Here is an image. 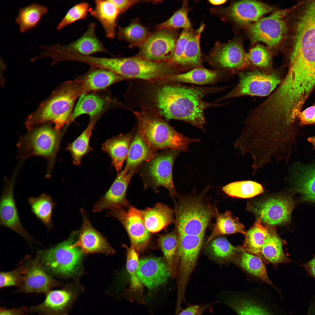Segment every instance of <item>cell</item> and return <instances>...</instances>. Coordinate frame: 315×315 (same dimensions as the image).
<instances>
[{
  "label": "cell",
  "mask_w": 315,
  "mask_h": 315,
  "mask_svg": "<svg viewBox=\"0 0 315 315\" xmlns=\"http://www.w3.org/2000/svg\"><path fill=\"white\" fill-rule=\"evenodd\" d=\"M297 4L286 9L276 11L270 15L262 18L248 27L251 41L262 42L271 48L278 47L285 40L289 29L288 16Z\"/></svg>",
  "instance_id": "obj_9"
},
{
  "label": "cell",
  "mask_w": 315,
  "mask_h": 315,
  "mask_svg": "<svg viewBox=\"0 0 315 315\" xmlns=\"http://www.w3.org/2000/svg\"><path fill=\"white\" fill-rule=\"evenodd\" d=\"M50 47H51V46H50ZM50 48H49V49Z\"/></svg>",
  "instance_id": "obj_59"
},
{
  "label": "cell",
  "mask_w": 315,
  "mask_h": 315,
  "mask_svg": "<svg viewBox=\"0 0 315 315\" xmlns=\"http://www.w3.org/2000/svg\"><path fill=\"white\" fill-rule=\"evenodd\" d=\"M158 241L165 260L170 269L171 276H174L176 274L178 264V237L176 230L161 235L159 237Z\"/></svg>",
  "instance_id": "obj_39"
},
{
  "label": "cell",
  "mask_w": 315,
  "mask_h": 315,
  "mask_svg": "<svg viewBox=\"0 0 315 315\" xmlns=\"http://www.w3.org/2000/svg\"><path fill=\"white\" fill-rule=\"evenodd\" d=\"M178 278L176 308L186 301V288L195 267L203 243L204 236L178 235Z\"/></svg>",
  "instance_id": "obj_12"
},
{
  "label": "cell",
  "mask_w": 315,
  "mask_h": 315,
  "mask_svg": "<svg viewBox=\"0 0 315 315\" xmlns=\"http://www.w3.org/2000/svg\"><path fill=\"white\" fill-rule=\"evenodd\" d=\"M214 302L209 303L190 304L181 309L177 315H202L204 312L214 304Z\"/></svg>",
  "instance_id": "obj_51"
},
{
  "label": "cell",
  "mask_w": 315,
  "mask_h": 315,
  "mask_svg": "<svg viewBox=\"0 0 315 315\" xmlns=\"http://www.w3.org/2000/svg\"><path fill=\"white\" fill-rule=\"evenodd\" d=\"M108 217L118 219L123 225L129 237L131 246L137 252L146 247L151 234L146 228L142 219L140 210L130 206L127 210L118 208L108 210Z\"/></svg>",
  "instance_id": "obj_17"
},
{
  "label": "cell",
  "mask_w": 315,
  "mask_h": 315,
  "mask_svg": "<svg viewBox=\"0 0 315 315\" xmlns=\"http://www.w3.org/2000/svg\"><path fill=\"white\" fill-rule=\"evenodd\" d=\"M218 297L238 315H274L256 296L224 293L219 294Z\"/></svg>",
  "instance_id": "obj_25"
},
{
  "label": "cell",
  "mask_w": 315,
  "mask_h": 315,
  "mask_svg": "<svg viewBox=\"0 0 315 315\" xmlns=\"http://www.w3.org/2000/svg\"><path fill=\"white\" fill-rule=\"evenodd\" d=\"M232 261L248 272L273 286L268 276L265 265L259 257L243 250Z\"/></svg>",
  "instance_id": "obj_38"
},
{
  "label": "cell",
  "mask_w": 315,
  "mask_h": 315,
  "mask_svg": "<svg viewBox=\"0 0 315 315\" xmlns=\"http://www.w3.org/2000/svg\"><path fill=\"white\" fill-rule=\"evenodd\" d=\"M125 78L111 71L98 69L92 71L85 77L82 82L83 90L87 91L103 89Z\"/></svg>",
  "instance_id": "obj_36"
},
{
  "label": "cell",
  "mask_w": 315,
  "mask_h": 315,
  "mask_svg": "<svg viewBox=\"0 0 315 315\" xmlns=\"http://www.w3.org/2000/svg\"><path fill=\"white\" fill-rule=\"evenodd\" d=\"M94 3L95 8L90 11V15L101 24L106 37L113 39L116 35V21L120 14L119 10L111 0H97Z\"/></svg>",
  "instance_id": "obj_30"
},
{
  "label": "cell",
  "mask_w": 315,
  "mask_h": 315,
  "mask_svg": "<svg viewBox=\"0 0 315 315\" xmlns=\"http://www.w3.org/2000/svg\"><path fill=\"white\" fill-rule=\"evenodd\" d=\"M308 314V315H315V297L311 304Z\"/></svg>",
  "instance_id": "obj_57"
},
{
  "label": "cell",
  "mask_w": 315,
  "mask_h": 315,
  "mask_svg": "<svg viewBox=\"0 0 315 315\" xmlns=\"http://www.w3.org/2000/svg\"><path fill=\"white\" fill-rule=\"evenodd\" d=\"M96 26L95 23L91 22L85 33L77 40L66 45H55L63 50L83 55L99 52L108 53L96 35Z\"/></svg>",
  "instance_id": "obj_26"
},
{
  "label": "cell",
  "mask_w": 315,
  "mask_h": 315,
  "mask_svg": "<svg viewBox=\"0 0 315 315\" xmlns=\"http://www.w3.org/2000/svg\"><path fill=\"white\" fill-rule=\"evenodd\" d=\"M79 86L68 82L53 92L28 117L25 123L28 130L48 122L61 130L65 124L69 123L74 103L83 91L82 87Z\"/></svg>",
  "instance_id": "obj_4"
},
{
  "label": "cell",
  "mask_w": 315,
  "mask_h": 315,
  "mask_svg": "<svg viewBox=\"0 0 315 315\" xmlns=\"http://www.w3.org/2000/svg\"><path fill=\"white\" fill-rule=\"evenodd\" d=\"M222 190L230 196L242 198H251L263 192L260 184L250 181L230 183L223 187Z\"/></svg>",
  "instance_id": "obj_44"
},
{
  "label": "cell",
  "mask_w": 315,
  "mask_h": 315,
  "mask_svg": "<svg viewBox=\"0 0 315 315\" xmlns=\"http://www.w3.org/2000/svg\"><path fill=\"white\" fill-rule=\"evenodd\" d=\"M209 242L211 253L220 261H232L239 253L244 250L242 247L233 245L224 237H216Z\"/></svg>",
  "instance_id": "obj_45"
},
{
  "label": "cell",
  "mask_w": 315,
  "mask_h": 315,
  "mask_svg": "<svg viewBox=\"0 0 315 315\" xmlns=\"http://www.w3.org/2000/svg\"><path fill=\"white\" fill-rule=\"evenodd\" d=\"M125 247L127 250L126 267L130 278V290L132 293H139L142 296L141 293L143 284L137 274L139 260L137 252L131 246L129 248L126 246Z\"/></svg>",
  "instance_id": "obj_47"
},
{
  "label": "cell",
  "mask_w": 315,
  "mask_h": 315,
  "mask_svg": "<svg viewBox=\"0 0 315 315\" xmlns=\"http://www.w3.org/2000/svg\"><path fill=\"white\" fill-rule=\"evenodd\" d=\"M301 266L304 268L308 276L315 279V255H313L311 260L302 264Z\"/></svg>",
  "instance_id": "obj_55"
},
{
  "label": "cell",
  "mask_w": 315,
  "mask_h": 315,
  "mask_svg": "<svg viewBox=\"0 0 315 315\" xmlns=\"http://www.w3.org/2000/svg\"><path fill=\"white\" fill-rule=\"evenodd\" d=\"M137 274L142 284L149 290L163 285L171 276L170 269L165 260L154 257L139 260Z\"/></svg>",
  "instance_id": "obj_23"
},
{
  "label": "cell",
  "mask_w": 315,
  "mask_h": 315,
  "mask_svg": "<svg viewBox=\"0 0 315 315\" xmlns=\"http://www.w3.org/2000/svg\"><path fill=\"white\" fill-rule=\"evenodd\" d=\"M157 153L144 139L138 130L134 135L127 158L125 167L129 171L137 169L143 163L153 158Z\"/></svg>",
  "instance_id": "obj_31"
},
{
  "label": "cell",
  "mask_w": 315,
  "mask_h": 315,
  "mask_svg": "<svg viewBox=\"0 0 315 315\" xmlns=\"http://www.w3.org/2000/svg\"><path fill=\"white\" fill-rule=\"evenodd\" d=\"M68 286L60 289L51 290L45 294L39 304L28 307V313L40 315H68L80 293V290Z\"/></svg>",
  "instance_id": "obj_20"
},
{
  "label": "cell",
  "mask_w": 315,
  "mask_h": 315,
  "mask_svg": "<svg viewBox=\"0 0 315 315\" xmlns=\"http://www.w3.org/2000/svg\"><path fill=\"white\" fill-rule=\"evenodd\" d=\"M295 206L291 197L280 196L270 197L249 204L248 210L262 216V221L274 226L290 221L292 212Z\"/></svg>",
  "instance_id": "obj_16"
},
{
  "label": "cell",
  "mask_w": 315,
  "mask_h": 315,
  "mask_svg": "<svg viewBox=\"0 0 315 315\" xmlns=\"http://www.w3.org/2000/svg\"><path fill=\"white\" fill-rule=\"evenodd\" d=\"M308 141L311 143L314 147L315 148V136L308 138Z\"/></svg>",
  "instance_id": "obj_58"
},
{
  "label": "cell",
  "mask_w": 315,
  "mask_h": 315,
  "mask_svg": "<svg viewBox=\"0 0 315 315\" xmlns=\"http://www.w3.org/2000/svg\"><path fill=\"white\" fill-rule=\"evenodd\" d=\"M205 25L201 23L196 30L183 29L177 41L174 54L169 62L181 73L204 67L200 46V39Z\"/></svg>",
  "instance_id": "obj_11"
},
{
  "label": "cell",
  "mask_w": 315,
  "mask_h": 315,
  "mask_svg": "<svg viewBox=\"0 0 315 315\" xmlns=\"http://www.w3.org/2000/svg\"><path fill=\"white\" fill-rule=\"evenodd\" d=\"M80 212L83 223L79 237L73 246L79 248L83 253H101L106 254L114 253L104 237L92 226L86 213L82 208Z\"/></svg>",
  "instance_id": "obj_24"
},
{
  "label": "cell",
  "mask_w": 315,
  "mask_h": 315,
  "mask_svg": "<svg viewBox=\"0 0 315 315\" xmlns=\"http://www.w3.org/2000/svg\"><path fill=\"white\" fill-rule=\"evenodd\" d=\"M133 112L137 122L138 131L149 146L155 151L169 149L188 152L190 144L200 141L178 133L165 119L152 111L141 108L140 111Z\"/></svg>",
  "instance_id": "obj_3"
},
{
  "label": "cell",
  "mask_w": 315,
  "mask_h": 315,
  "mask_svg": "<svg viewBox=\"0 0 315 315\" xmlns=\"http://www.w3.org/2000/svg\"><path fill=\"white\" fill-rule=\"evenodd\" d=\"M190 9L188 1H183L181 7L168 20L159 24L157 29L158 30L164 29H176L182 28L184 29L192 28L188 16V13Z\"/></svg>",
  "instance_id": "obj_46"
},
{
  "label": "cell",
  "mask_w": 315,
  "mask_h": 315,
  "mask_svg": "<svg viewBox=\"0 0 315 315\" xmlns=\"http://www.w3.org/2000/svg\"><path fill=\"white\" fill-rule=\"evenodd\" d=\"M282 80L274 73L259 71L240 73L238 84L230 91L215 101L245 95L265 96L269 95Z\"/></svg>",
  "instance_id": "obj_15"
},
{
  "label": "cell",
  "mask_w": 315,
  "mask_h": 315,
  "mask_svg": "<svg viewBox=\"0 0 315 315\" xmlns=\"http://www.w3.org/2000/svg\"><path fill=\"white\" fill-rule=\"evenodd\" d=\"M203 194L179 197L174 201L175 223L178 235L204 236L215 208Z\"/></svg>",
  "instance_id": "obj_6"
},
{
  "label": "cell",
  "mask_w": 315,
  "mask_h": 315,
  "mask_svg": "<svg viewBox=\"0 0 315 315\" xmlns=\"http://www.w3.org/2000/svg\"><path fill=\"white\" fill-rule=\"evenodd\" d=\"M31 211L42 222L49 231L53 227L52 216L56 204L48 194L43 193L37 197L28 199Z\"/></svg>",
  "instance_id": "obj_35"
},
{
  "label": "cell",
  "mask_w": 315,
  "mask_h": 315,
  "mask_svg": "<svg viewBox=\"0 0 315 315\" xmlns=\"http://www.w3.org/2000/svg\"><path fill=\"white\" fill-rule=\"evenodd\" d=\"M297 118L302 125L315 124V104L300 112Z\"/></svg>",
  "instance_id": "obj_52"
},
{
  "label": "cell",
  "mask_w": 315,
  "mask_h": 315,
  "mask_svg": "<svg viewBox=\"0 0 315 315\" xmlns=\"http://www.w3.org/2000/svg\"><path fill=\"white\" fill-rule=\"evenodd\" d=\"M263 3L254 0L234 2L226 7L211 8V14L224 22L230 21L238 25L249 27L274 10Z\"/></svg>",
  "instance_id": "obj_13"
},
{
  "label": "cell",
  "mask_w": 315,
  "mask_h": 315,
  "mask_svg": "<svg viewBox=\"0 0 315 315\" xmlns=\"http://www.w3.org/2000/svg\"><path fill=\"white\" fill-rule=\"evenodd\" d=\"M104 100L100 97L92 94H81L72 114L70 122L81 115L86 114L93 118L102 110Z\"/></svg>",
  "instance_id": "obj_43"
},
{
  "label": "cell",
  "mask_w": 315,
  "mask_h": 315,
  "mask_svg": "<svg viewBox=\"0 0 315 315\" xmlns=\"http://www.w3.org/2000/svg\"><path fill=\"white\" fill-rule=\"evenodd\" d=\"M27 267H21L15 270L0 273V287L4 288L11 286L20 287L22 284L23 276Z\"/></svg>",
  "instance_id": "obj_50"
},
{
  "label": "cell",
  "mask_w": 315,
  "mask_h": 315,
  "mask_svg": "<svg viewBox=\"0 0 315 315\" xmlns=\"http://www.w3.org/2000/svg\"><path fill=\"white\" fill-rule=\"evenodd\" d=\"M19 170L17 168L10 178L4 179L0 200V224L18 233L28 242H33V239L20 222L14 199V186Z\"/></svg>",
  "instance_id": "obj_19"
},
{
  "label": "cell",
  "mask_w": 315,
  "mask_h": 315,
  "mask_svg": "<svg viewBox=\"0 0 315 315\" xmlns=\"http://www.w3.org/2000/svg\"><path fill=\"white\" fill-rule=\"evenodd\" d=\"M214 215L216 222L206 244L220 236L238 233L246 234V232L243 224L239 222L237 217L232 216L230 211L221 213L215 208Z\"/></svg>",
  "instance_id": "obj_32"
},
{
  "label": "cell",
  "mask_w": 315,
  "mask_h": 315,
  "mask_svg": "<svg viewBox=\"0 0 315 315\" xmlns=\"http://www.w3.org/2000/svg\"><path fill=\"white\" fill-rule=\"evenodd\" d=\"M110 70L126 78L153 81L165 79L179 71L168 61L154 62L139 56L113 58Z\"/></svg>",
  "instance_id": "obj_7"
},
{
  "label": "cell",
  "mask_w": 315,
  "mask_h": 315,
  "mask_svg": "<svg viewBox=\"0 0 315 315\" xmlns=\"http://www.w3.org/2000/svg\"><path fill=\"white\" fill-rule=\"evenodd\" d=\"M27 313L28 307L24 306L9 309L4 307L0 308V315H26Z\"/></svg>",
  "instance_id": "obj_53"
},
{
  "label": "cell",
  "mask_w": 315,
  "mask_h": 315,
  "mask_svg": "<svg viewBox=\"0 0 315 315\" xmlns=\"http://www.w3.org/2000/svg\"><path fill=\"white\" fill-rule=\"evenodd\" d=\"M303 168L295 177L296 191L304 201L315 202V167Z\"/></svg>",
  "instance_id": "obj_41"
},
{
  "label": "cell",
  "mask_w": 315,
  "mask_h": 315,
  "mask_svg": "<svg viewBox=\"0 0 315 315\" xmlns=\"http://www.w3.org/2000/svg\"><path fill=\"white\" fill-rule=\"evenodd\" d=\"M179 152L168 149L157 153L153 158L139 167V172L145 187L154 190L163 187L168 190L172 197L176 195L172 169L174 161Z\"/></svg>",
  "instance_id": "obj_10"
},
{
  "label": "cell",
  "mask_w": 315,
  "mask_h": 315,
  "mask_svg": "<svg viewBox=\"0 0 315 315\" xmlns=\"http://www.w3.org/2000/svg\"><path fill=\"white\" fill-rule=\"evenodd\" d=\"M202 60L214 69L229 72L245 68L250 61L242 45L235 40L217 41L207 55H203Z\"/></svg>",
  "instance_id": "obj_14"
},
{
  "label": "cell",
  "mask_w": 315,
  "mask_h": 315,
  "mask_svg": "<svg viewBox=\"0 0 315 315\" xmlns=\"http://www.w3.org/2000/svg\"><path fill=\"white\" fill-rule=\"evenodd\" d=\"M229 72L204 67L195 69L187 72L174 74L166 79L180 83L199 85H213L226 80Z\"/></svg>",
  "instance_id": "obj_27"
},
{
  "label": "cell",
  "mask_w": 315,
  "mask_h": 315,
  "mask_svg": "<svg viewBox=\"0 0 315 315\" xmlns=\"http://www.w3.org/2000/svg\"><path fill=\"white\" fill-rule=\"evenodd\" d=\"M60 285L59 282L47 272L38 258L27 267L21 285L14 292L18 293L45 294Z\"/></svg>",
  "instance_id": "obj_22"
},
{
  "label": "cell",
  "mask_w": 315,
  "mask_h": 315,
  "mask_svg": "<svg viewBox=\"0 0 315 315\" xmlns=\"http://www.w3.org/2000/svg\"><path fill=\"white\" fill-rule=\"evenodd\" d=\"M137 169H124L117 174L110 188L94 204L93 211L99 212L118 208H127L129 205L126 192L129 183Z\"/></svg>",
  "instance_id": "obj_21"
},
{
  "label": "cell",
  "mask_w": 315,
  "mask_h": 315,
  "mask_svg": "<svg viewBox=\"0 0 315 315\" xmlns=\"http://www.w3.org/2000/svg\"><path fill=\"white\" fill-rule=\"evenodd\" d=\"M150 34L148 29L138 19H136L128 26L119 27L118 37L119 40L128 42L131 47H140Z\"/></svg>",
  "instance_id": "obj_42"
},
{
  "label": "cell",
  "mask_w": 315,
  "mask_h": 315,
  "mask_svg": "<svg viewBox=\"0 0 315 315\" xmlns=\"http://www.w3.org/2000/svg\"><path fill=\"white\" fill-rule=\"evenodd\" d=\"M61 130L47 123L37 126L20 138L17 144L18 156L23 160L34 156L43 157L48 166L45 177H50L60 147Z\"/></svg>",
  "instance_id": "obj_5"
},
{
  "label": "cell",
  "mask_w": 315,
  "mask_h": 315,
  "mask_svg": "<svg viewBox=\"0 0 315 315\" xmlns=\"http://www.w3.org/2000/svg\"><path fill=\"white\" fill-rule=\"evenodd\" d=\"M95 122V120H92L81 134L66 147V150L71 155L73 163L76 165H80L83 157L92 150L90 142Z\"/></svg>",
  "instance_id": "obj_40"
},
{
  "label": "cell",
  "mask_w": 315,
  "mask_h": 315,
  "mask_svg": "<svg viewBox=\"0 0 315 315\" xmlns=\"http://www.w3.org/2000/svg\"><path fill=\"white\" fill-rule=\"evenodd\" d=\"M298 4L292 25L288 67L315 75V0Z\"/></svg>",
  "instance_id": "obj_2"
},
{
  "label": "cell",
  "mask_w": 315,
  "mask_h": 315,
  "mask_svg": "<svg viewBox=\"0 0 315 315\" xmlns=\"http://www.w3.org/2000/svg\"><path fill=\"white\" fill-rule=\"evenodd\" d=\"M140 211L145 226L150 233L159 232L175 223L174 210L162 203H157L153 207Z\"/></svg>",
  "instance_id": "obj_28"
},
{
  "label": "cell",
  "mask_w": 315,
  "mask_h": 315,
  "mask_svg": "<svg viewBox=\"0 0 315 315\" xmlns=\"http://www.w3.org/2000/svg\"><path fill=\"white\" fill-rule=\"evenodd\" d=\"M269 226L268 233L262 249L261 254L273 264L292 262L285 253L283 247L284 242L275 228Z\"/></svg>",
  "instance_id": "obj_33"
},
{
  "label": "cell",
  "mask_w": 315,
  "mask_h": 315,
  "mask_svg": "<svg viewBox=\"0 0 315 315\" xmlns=\"http://www.w3.org/2000/svg\"><path fill=\"white\" fill-rule=\"evenodd\" d=\"M248 58L254 65L261 68H266L270 64L271 56L269 51L260 45L251 48L247 53Z\"/></svg>",
  "instance_id": "obj_49"
},
{
  "label": "cell",
  "mask_w": 315,
  "mask_h": 315,
  "mask_svg": "<svg viewBox=\"0 0 315 315\" xmlns=\"http://www.w3.org/2000/svg\"><path fill=\"white\" fill-rule=\"evenodd\" d=\"M179 37L176 29H164L150 34L141 46L138 56L154 62H168Z\"/></svg>",
  "instance_id": "obj_18"
},
{
  "label": "cell",
  "mask_w": 315,
  "mask_h": 315,
  "mask_svg": "<svg viewBox=\"0 0 315 315\" xmlns=\"http://www.w3.org/2000/svg\"><path fill=\"white\" fill-rule=\"evenodd\" d=\"M119 10L120 14L134 4L145 1L133 0H111Z\"/></svg>",
  "instance_id": "obj_54"
},
{
  "label": "cell",
  "mask_w": 315,
  "mask_h": 315,
  "mask_svg": "<svg viewBox=\"0 0 315 315\" xmlns=\"http://www.w3.org/2000/svg\"><path fill=\"white\" fill-rule=\"evenodd\" d=\"M134 135L132 133L120 134L108 139L102 146V149L110 157L117 174L122 171Z\"/></svg>",
  "instance_id": "obj_29"
},
{
  "label": "cell",
  "mask_w": 315,
  "mask_h": 315,
  "mask_svg": "<svg viewBox=\"0 0 315 315\" xmlns=\"http://www.w3.org/2000/svg\"><path fill=\"white\" fill-rule=\"evenodd\" d=\"M225 89V87L187 85L166 79L148 81L141 90L139 103L141 107L155 113L167 121H183L205 131L204 111L225 104L209 102L204 98Z\"/></svg>",
  "instance_id": "obj_1"
},
{
  "label": "cell",
  "mask_w": 315,
  "mask_h": 315,
  "mask_svg": "<svg viewBox=\"0 0 315 315\" xmlns=\"http://www.w3.org/2000/svg\"><path fill=\"white\" fill-rule=\"evenodd\" d=\"M262 216L259 217L252 227L246 232L244 245L245 251L255 255L261 254L262 246L269 232V226L261 224Z\"/></svg>",
  "instance_id": "obj_37"
},
{
  "label": "cell",
  "mask_w": 315,
  "mask_h": 315,
  "mask_svg": "<svg viewBox=\"0 0 315 315\" xmlns=\"http://www.w3.org/2000/svg\"><path fill=\"white\" fill-rule=\"evenodd\" d=\"M73 235L54 247L39 252L38 258L46 270L53 275L64 276L77 271L83 253L79 248L73 246Z\"/></svg>",
  "instance_id": "obj_8"
},
{
  "label": "cell",
  "mask_w": 315,
  "mask_h": 315,
  "mask_svg": "<svg viewBox=\"0 0 315 315\" xmlns=\"http://www.w3.org/2000/svg\"><path fill=\"white\" fill-rule=\"evenodd\" d=\"M48 11L43 5L33 3L20 8L15 22L22 33L32 29L37 26L42 17Z\"/></svg>",
  "instance_id": "obj_34"
},
{
  "label": "cell",
  "mask_w": 315,
  "mask_h": 315,
  "mask_svg": "<svg viewBox=\"0 0 315 315\" xmlns=\"http://www.w3.org/2000/svg\"><path fill=\"white\" fill-rule=\"evenodd\" d=\"M227 1L226 0H209L208 2L210 4L215 6H219L225 4Z\"/></svg>",
  "instance_id": "obj_56"
},
{
  "label": "cell",
  "mask_w": 315,
  "mask_h": 315,
  "mask_svg": "<svg viewBox=\"0 0 315 315\" xmlns=\"http://www.w3.org/2000/svg\"><path fill=\"white\" fill-rule=\"evenodd\" d=\"M90 9V5L87 2H82L75 4L68 10L58 23L57 29L60 30L74 22L85 18Z\"/></svg>",
  "instance_id": "obj_48"
}]
</instances>
